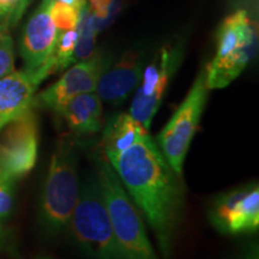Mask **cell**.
<instances>
[{
  "mask_svg": "<svg viewBox=\"0 0 259 259\" xmlns=\"http://www.w3.org/2000/svg\"><path fill=\"white\" fill-rule=\"evenodd\" d=\"M90 8L95 15V27L102 21H105L108 16V10L112 0H89Z\"/></svg>",
  "mask_w": 259,
  "mask_h": 259,
  "instance_id": "7402d4cb",
  "label": "cell"
},
{
  "mask_svg": "<svg viewBox=\"0 0 259 259\" xmlns=\"http://www.w3.org/2000/svg\"><path fill=\"white\" fill-rule=\"evenodd\" d=\"M209 221L220 233L226 235L257 232L259 227L258 184H250L220 196L209 210Z\"/></svg>",
  "mask_w": 259,
  "mask_h": 259,
  "instance_id": "30bf717a",
  "label": "cell"
},
{
  "mask_svg": "<svg viewBox=\"0 0 259 259\" xmlns=\"http://www.w3.org/2000/svg\"><path fill=\"white\" fill-rule=\"evenodd\" d=\"M258 48L257 27L245 10L228 16L216 35V54L206 66L208 89H222L231 84L253 59Z\"/></svg>",
  "mask_w": 259,
  "mask_h": 259,
  "instance_id": "277c9868",
  "label": "cell"
},
{
  "mask_svg": "<svg viewBox=\"0 0 259 259\" xmlns=\"http://www.w3.org/2000/svg\"><path fill=\"white\" fill-rule=\"evenodd\" d=\"M79 190L76 143L70 136H64L52 155L41 196V222L48 233L59 234L69 227Z\"/></svg>",
  "mask_w": 259,
  "mask_h": 259,
  "instance_id": "3957f363",
  "label": "cell"
},
{
  "mask_svg": "<svg viewBox=\"0 0 259 259\" xmlns=\"http://www.w3.org/2000/svg\"><path fill=\"white\" fill-rule=\"evenodd\" d=\"M77 2H79V3H80V4H84V3H87V2H85V0H77Z\"/></svg>",
  "mask_w": 259,
  "mask_h": 259,
  "instance_id": "d4e9b609",
  "label": "cell"
},
{
  "mask_svg": "<svg viewBox=\"0 0 259 259\" xmlns=\"http://www.w3.org/2000/svg\"><path fill=\"white\" fill-rule=\"evenodd\" d=\"M181 59V51L178 47L162 48L153 63L149 64L142 74L135 97L132 100L130 114L150 130L151 122L160 108L168 84L176 72Z\"/></svg>",
  "mask_w": 259,
  "mask_h": 259,
  "instance_id": "52a82bcc",
  "label": "cell"
},
{
  "mask_svg": "<svg viewBox=\"0 0 259 259\" xmlns=\"http://www.w3.org/2000/svg\"><path fill=\"white\" fill-rule=\"evenodd\" d=\"M142 74L143 57L139 52L127 51L114 66L103 71L95 93L103 101L119 105L137 88Z\"/></svg>",
  "mask_w": 259,
  "mask_h": 259,
  "instance_id": "7c38bea8",
  "label": "cell"
},
{
  "mask_svg": "<svg viewBox=\"0 0 259 259\" xmlns=\"http://www.w3.org/2000/svg\"><path fill=\"white\" fill-rule=\"evenodd\" d=\"M31 0H0V30H9L22 18Z\"/></svg>",
  "mask_w": 259,
  "mask_h": 259,
  "instance_id": "d6986e66",
  "label": "cell"
},
{
  "mask_svg": "<svg viewBox=\"0 0 259 259\" xmlns=\"http://www.w3.org/2000/svg\"><path fill=\"white\" fill-rule=\"evenodd\" d=\"M37 84L24 71H14L0 78V132L34 108Z\"/></svg>",
  "mask_w": 259,
  "mask_h": 259,
  "instance_id": "4fadbf2b",
  "label": "cell"
},
{
  "mask_svg": "<svg viewBox=\"0 0 259 259\" xmlns=\"http://www.w3.org/2000/svg\"><path fill=\"white\" fill-rule=\"evenodd\" d=\"M15 180L0 168V222L8 219L14 208Z\"/></svg>",
  "mask_w": 259,
  "mask_h": 259,
  "instance_id": "ffe728a7",
  "label": "cell"
},
{
  "mask_svg": "<svg viewBox=\"0 0 259 259\" xmlns=\"http://www.w3.org/2000/svg\"><path fill=\"white\" fill-rule=\"evenodd\" d=\"M79 11L78 9L63 4L59 0H54L51 8V17L59 31L71 30L78 25Z\"/></svg>",
  "mask_w": 259,
  "mask_h": 259,
  "instance_id": "ac0fdd59",
  "label": "cell"
},
{
  "mask_svg": "<svg viewBox=\"0 0 259 259\" xmlns=\"http://www.w3.org/2000/svg\"><path fill=\"white\" fill-rule=\"evenodd\" d=\"M239 259H258V247L257 245H252L248 250H246L240 255Z\"/></svg>",
  "mask_w": 259,
  "mask_h": 259,
  "instance_id": "603a6c76",
  "label": "cell"
},
{
  "mask_svg": "<svg viewBox=\"0 0 259 259\" xmlns=\"http://www.w3.org/2000/svg\"><path fill=\"white\" fill-rule=\"evenodd\" d=\"M37 259H52V258H48V257H38Z\"/></svg>",
  "mask_w": 259,
  "mask_h": 259,
  "instance_id": "484cf974",
  "label": "cell"
},
{
  "mask_svg": "<svg viewBox=\"0 0 259 259\" xmlns=\"http://www.w3.org/2000/svg\"><path fill=\"white\" fill-rule=\"evenodd\" d=\"M105 70L106 60L102 53L94 52L88 59L77 61V64L65 71L63 77L50 88L34 96V106L59 113L74 96L96 92L97 83Z\"/></svg>",
  "mask_w": 259,
  "mask_h": 259,
  "instance_id": "8fae6325",
  "label": "cell"
},
{
  "mask_svg": "<svg viewBox=\"0 0 259 259\" xmlns=\"http://www.w3.org/2000/svg\"><path fill=\"white\" fill-rule=\"evenodd\" d=\"M38 126L32 109L0 132V168L17 180L34 168L37 158Z\"/></svg>",
  "mask_w": 259,
  "mask_h": 259,
  "instance_id": "9c48e42d",
  "label": "cell"
},
{
  "mask_svg": "<svg viewBox=\"0 0 259 259\" xmlns=\"http://www.w3.org/2000/svg\"><path fill=\"white\" fill-rule=\"evenodd\" d=\"M78 30V38H77V45L74 48L73 63L77 61L88 59L93 56L94 47H95V38L97 35L95 27V15L93 10L87 4L79 11V21L77 25Z\"/></svg>",
  "mask_w": 259,
  "mask_h": 259,
  "instance_id": "2e32d148",
  "label": "cell"
},
{
  "mask_svg": "<svg viewBox=\"0 0 259 259\" xmlns=\"http://www.w3.org/2000/svg\"><path fill=\"white\" fill-rule=\"evenodd\" d=\"M69 226L76 241L92 258L125 259L96 179L88 180L80 187Z\"/></svg>",
  "mask_w": 259,
  "mask_h": 259,
  "instance_id": "5b68a950",
  "label": "cell"
},
{
  "mask_svg": "<svg viewBox=\"0 0 259 259\" xmlns=\"http://www.w3.org/2000/svg\"><path fill=\"white\" fill-rule=\"evenodd\" d=\"M15 71L14 41L9 30H0V78Z\"/></svg>",
  "mask_w": 259,
  "mask_h": 259,
  "instance_id": "44dd1931",
  "label": "cell"
},
{
  "mask_svg": "<svg viewBox=\"0 0 259 259\" xmlns=\"http://www.w3.org/2000/svg\"><path fill=\"white\" fill-rule=\"evenodd\" d=\"M58 114L76 135L90 136L103 127L101 99L95 92L74 96Z\"/></svg>",
  "mask_w": 259,
  "mask_h": 259,
  "instance_id": "5bb4252c",
  "label": "cell"
},
{
  "mask_svg": "<svg viewBox=\"0 0 259 259\" xmlns=\"http://www.w3.org/2000/svg\"><path fill=\"white\" fill-rule=\"evenodd\" d=\"M77 38H78L77 28L59 31L56 48H54L50 64H48V74L66 70L71 64H73V54L77 45Z\"/></svg>",
  "mask_w": 259,
  "mask_h": 259,
  "instance_id": "e0dca14e",
  "label": "cell"
},
{
  "mask_svg": "<svg viewBox=\"0 0 259 259\" xmlns=\"http://www.w3.org/2000/svg\"><path fill=\"white\" fill-rule=\"evenodd\" d=\"M54 0H42L29 18L21 40V56L27 72L37 85L48 74V64L56 48L59 30L51 17Z\"/></svg>",
  "mask_w": 259,
  "mask_h": 259,
  "instance_id": "ba28073f",
  "label": "cell"
},
{
  "mask_svg": "<svg viewBox=\"0 0 259 259\" xmlns=\"http://www.w3.org/2000/svg\"><path fill=\"white\" fill-rule=\"evenodd\" d=\"M168 258L185 206V187L150 135L108 160Z\"/></svg>",
  "mask_w": 259,
  "mask_h": 259,
  "instance_id": "6da1fadb",
  "label": "cell"
},
{
  "mask_svg": "<svg viewBox=\"0 0 259 259\" xmlns=\"http://www.w3.org/2000/svg\"><path fill=\"white\" fill-rule=\"evenodd\" d=\"M208 93L205 71L203 70L197 76L185 100L157 136L161 153L179 176L183 174L184 162L208 101Z\"/></svg>",
  "mask_w": 259,
  "mask_h": 259,
  "instance_id": "8992f818",
  "label": "cell"
},
{
  "mask_svg": "<svg viewBox=\"0 0 259 259\" xmlns=\"http://www.w3.org/2000/svg\"><path fill=\"white\" fill-rule=\"evenodd\" d=\"M96 183L125 259H157L134 200L105 154L96 160Z\"/></svg>",
  "mask_w": 259,
  "mask_h": 259,
  "instance_id": "7a4b0ae2",
  "label": "cell"
},
{
  "mask_svg": "<svg viewBox=\"0 0 259 259\" xmlns=\"http://www.w3.org/2000/svg\"><path fill=\"white\" fill-rule=\"evenodd\" d=\"M3 244V227H2V222H0V247H2Z\"/></svg>",
  "mask_w": 259,
  "mask_h": 259,
  "instance_id": "cb8c5ba5",
  "label": "cell"
},
{
  "mask_svg": "<svg viewBox=\"0 0 259 259\" xmlns=\"http://www.w3.org/2000/svg\"><path fill=\"white\" fill-rule=\"evenodd\" d=\"M149 131L130 113L112 115L102 127V149L107 160L142 141Z\"/></svg>",
  "mask_w": 259,
  "mask_h": 259,
  "instance_id": "9a60e30c",
  "label": "cell"
}]
</instances>
